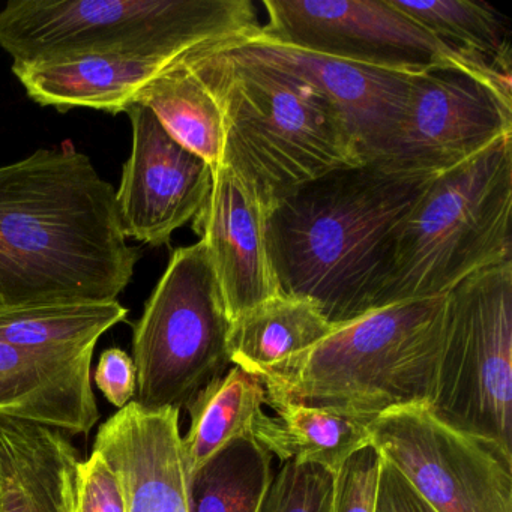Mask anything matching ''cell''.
I'll list each match as a JSON object with an SVG mask.
<instances>
[{
  "instance_id": "1",
  "label": "cell",
  "mask_w": 512,
  "mask_h": 512,
  "mask_svg": "<svg viewBox=\"0 0 512 512\" xmlns=\"http://www.w3.org/2000/svg\"><path fill=\"white\" fill-rule=\"evenodd\" d=\"M137 262L115 188L71 143L0 167V305L115 302Z\"/></svg>"
},
{
  "instance_id": "2",
  "label": "cell",
  "mask_w": 512,
  "mask_h": 512,
  "mask_svg": "<svg viewBox=\"0 0 512 512\" xmlns=\"http://www.w3.org/2000/svg\"><path fill=\"white\" fill-rule=\"evenodd\" d=\"M431 179L374 161L281 197L266 226L280 292L310 299L337 326L379 310L395 236Z\"/></svg>"
},
{
  "instance_id": "3",
  "label": "cell",
  "mask_w": 512,
  "mask_h": 512,
  "mask_svg": "<svg viewBox=\"0 0 512 512\" xmlns=\"http://www.w3.org/2000/svg\"><path fill=\"white\" fill-rule=\"evenodd\" d=\"M188 58L223 109V164L271 208L325 173L365 163L337 107L308 80L224 44Z\"/></svg>"
},
{
  "instance_id": "4",
  "label": "cell",
  "mask_w": 512,
  "mask_h": 512,
  "mask_svg": "<svg viewBox=\"0 0 512 512\" xmlns=\"http://www.w3.org/2000/svg\"><path fill=\"white\" fill-rule=\"evenodd\" d=\"M446 295L397 302L337 326L325 340L259 376L266 401L329 407L374 419L430 401Z\"/></svg>"
},
{
  "instance_id": "5",
  "label": "cell",
  "mask_w": 512,
  "mask_h": 512,
  "mask_svg": "<svg viewBox=\"0 0 512 512\" xmlns=\"http://www.w3.org/2000/svg\"><path fill=\"white\" fill-rule=\"evenodd\" d=\"M262 26L250 0H11L0 49L14 64L92 55L181 56Z\"/></svg>"
},
{
  "instance_id": "6",
  "label": "cell",
  "mask_w": 512,
  "mask_h": 512,
  "mask_svg": "<svg viewBox=\"0 0 512 512\" xmlns=\"http://www.w3.org/2000/svg\"><path fill=\"white\" fill-rule=\"evenodd\" d=\"M512 137L433 176L398 229L380 308L445 296L512 260Z\"/></svg>"
},
{
  "instance_id": "7",
  "label": "cell",
  "mask_w": 512,
  "mask_h": 512,
  "mask_svg": "<svg viewBox=\"0 0 512 512\" xmlns=\"http://www.w3.org/2000/svg\"><path fill=\"white\" fill-rule=\"evenodd\" d=\"M230 319L202 241L175 250L133 329L136 401L146 410L187 409L232 361Z\"/></svg>"
},
{
  "instance_id": "8",
  "label": "cell",
  "mask_w": 512,
  "mask_h": 512,
  "mask_svg": "<svg viewBox=\"0 0 512 512\" xmlns=\"http://www.w3.org/2000/svg\"><path fill=\"white\" fill-rule=\"evenodd\" d=\"M428 407L445 424L512 454V260L470 275L446 295Z\"/></svg>"
},
{
  "instance_id": "9",
  "label": "cell",
  "mask_w": 512,
  "mask_h": 512,
  "mask_svg": "<svg viewBox=\"0 0 512 512\" xmlns=\"http://www.w3.org/2000/svg\"><path fill=\"white\" fill-rule=\"evenodd\" d=\"M370 445L436 512H512V454L440 421L427 403L368 422Z\"/></svg>"
},
{
  "instance_id": "10",
  "label": "cell",
  "mask_w": 512,
  "mask_h": 512,
  "mask_svg": "<svg viewBox=\"0 0 512 512\" xmlns=\"http://www.w3.org/2000/svg\"><path fill=\"white\" fill-rule=\"evenodd\" d=\"M512 137L511 91L458 65L413 74L403 118L377 163L416 175L449 172Z\"/></svg>"
},
{
  "instance_id": "11",
  "label": "cell",
  "mask_w": 512,
  "mask_h": 512,
  "mask_svg": "<svg viewBox=\"0 0 512 512\" xmlns=\"http://www.w3.org/2000/svg\"><path fill=\"white\" fill-rule=\"evenodd\" d=\"M263 7L268 25L260 37L283 46L403 73L437 65L470 70L391 0H265Z\"/></svg>"
},
{
  "instance_id": "12",
  "label": "cell",
  "mask_w": 512,
  "mask_h": 512,
  "mask_svg": "<svg viewBox=\"0 0 512 512\" xmlns=\"http://www.w3.org/2000/svg\"><path fill=\"white\" fill-rule=\"evenodd\" d=\"M131 152L116 190V208L125 238L160 247L194 220L211 193L214 170L179 145L151 109L127 110Z\"/></svg>"
},
{
  "instance_id": "13",
  "label": "cell",
  "mask_w": 512,
  "mask_h": 512,
  "mask_svg": "<svg viewBox=\"0 0 512 512\" xmlns=\"http://www.w3.org/2000/svg\"><path fill=\"white\" fill-rule=\"evenodd\" d=\"M269 211L251 182L226 164L215 167L193 227L214 266L230 323L281 293L266 244Z\"/></svg>"
},
{
  "instance_id": "14",
  "label": "cell",
  "mask_w": 512,
  "mask_h": 512,
  "mask_svg": "<svg viewBox=\"0 0 512 512\" xmlns=\"http://www.w3.org/2000/svg\"><path fill=\"white\" fill-rule=\"evenodd\" d=\"M313 83L337 107L365 163L385 157L403 118L415 73L353 64L260 37L224 44Z\"/></svg>"
},
{
  "instance_id": "15",
  "label": "cell",
  "mask_w": 512,
  "mask_h": 512,
  "mask_svg": "<svg viewBox=\"0 0 512 512\" xmlns=\"http://www.w3.org/2000/svg\"><path fill=\"white\" fill-rule=\"evenodd\" d=\"M92 449L118 475L127 512H191L181 410L131 401L100 425Z\"/></svg>"
},
{
  "instance_id": "16",
  "label": "cell",
  "mask_w": 512,
  "mask_h": 512,
  "mask_svg": "<svg viewBox=\"0 0 512 512\" xmlns=\"http://www.w3.org/2000/svg\"><path fill=\"white\" fill-rule=\"evenodd\" d=\"M92 358L0 343V416L88 436L100 421L92 391Z\"/></svg>"
},
{
  "instance_id": "17",
  "label": "cell",
  "mask_w": 512,
  "mask_h": 512,
  "mask_svg": "<svg viewBox=\"0 0 512 512\" xmlns=\"http://www.w3.org/2000/svg\"><path fill=\"white\" fill-rule=\"evenodd\" d=\"M182 56H80L13 64V73L40 106L59 112L91 109L118 115L127 113L140 92Z\"/></svg>"
},
{
  "instance_id": "18",
  "label": "cell",
  "mask_w": 512,
  "mask_h": 512,
  "mask_svg": "<svg viewBox=\"0 0 512 512\" xmlns=\"http://www.w3.org/2000/svg\"><path fill=\"white\" fill-rule=\"evenodd\" d=\"M80 460L62 431L0 416V512H68Z\"/></svg>"
},
{
  "instance_id": "19",
  "label": "cell",
  "mask_w": 512,
  "mask_h": 512,
  "mask_svg": "<svg viewBox=\"0 0 512 512\" xmlns=\"http://www.w3.org/2000/svg\"><path fill=\"white\" fill-rule=\"evenodd\" d=\"M266 406L275 416L262 413L251 437L281 464H317L337 475L352 455L371 446L370 419L293 401L268 400Z\"/></svg>"
},
{
  "instance_id": "20",
  "label": "cell",
  "mask_w": 512,
  "mask_h": 512,
  "mask_svg": "<svg viewBox=\"0 0 512 512\" xmlns=\"http://www.w3.org/2000/svg\"><path fill=\"white\" fill-rule=\"evenodd\" d=\"M335 329L337 325H332L310 299L278 293L230 323V361L262 376L316 346Z\"/></svg>"
},
{
  "instance_id": "21",
  "label": "cell",
  "mask_w": 512,
  "mask_h": 512,
  "mask_svg": "<svg viewBox=\"0 0 512 512\" xmlns=\"http://www.w3.org/2000/svg\"><path fill=\"white\" fill-rule=\"evenodd\" d=\"M391 2L449 47L470 70L511 91V40L499 11L478 0Z\"/></svg>"
},
{
  "instance_id": "22",
  "label": "cell",
  "mask_w": 512,
  "mask_h": 512,
  "mask_svg": "<svg viewBox=\"0 0 512 512\" xmlns=\"http://www.w3.org/2000/svg\"><path fill=\"white\" fill-rule=\"evenodd\" d=\"M127 316L118 301L0 305V343L68 358L94 356L98 340Z\"/></svg>"
},
{
  "instance_id": "23",
  "label": "cell",
  "mask_w": 512,
  "mask_h": 512,
  "mask_svg": "<svg viewBox=\"0 0 512 512\" xmlns=\"http://www.w3.org/2000/svg\"><path fill=\"white\" fill-rule=\"evenodd\" d=\"M157 116L164 130L206 161L223 164L226 121L217 95L187 55L152 80L137 97Z\"/></svg>"
},
{
  "instance_id": "24",
  "label": "cell",
  "mask_w": 512,
  "mask_h": 512,
  "mask_svg": "<svg viewBox=\"0 0 512 512\" xmlns=\"http://www.w3.org/2000/svg\"><path fill=\"white\" fill-rule=\"evenodd\" d=\"M265 406L262 379L235 365L206 385L187 406L190 428L182 445L190 475L236 440L251 437Z\"/></svg>"
},
{
  "instance_id": "25",
  "label": "cell",
  "mask_w": 512,
  "mask_h": 512,
  "mask_svg": "<svg viewBox=\"0 0 512 512\" xmlns=\"http://www.w3.org/2000/svg\"><path fill=\"white\" fill-rule=\"evenodd\" d=\"M274 475L259 442L236 440L190 475V511L259 512Z\"/></svg>"
},
{
  "instance_id": "26",
  "label": "cell",
  "mask_w": 512,
  "mask_h": 512,
  "mask_svg": "<svg viewBox=\"0 0 512 512\" xmlns=\"http://www.w3.org/2000/svg\"><path fill=\"white\" fill-rule=\"evenodd\" d=\"M335 476L317 464L287 461L275 473L259 512H334Z\"/></svg>"
},
{
  "instance_id": "27",
  "label": "cell",
  "mask_w": 512,
  "mask_h": 512,
  "mask_svg": "<svg viewBox=\"0 0 512 512\" xmlns=\"http://www.w3.org/2000/svg\"><path fill=\"white\" fill-rule=\"evenodd\" d=\"M68 512H127L118 475L95 449L77 464Z\"/></svg>"
},
{
  "instance_id": "28",
  "label": "cell",
  "mask_w": 512,
  "mask_h": 512,
  "mask_svg": "<svg viewBox=\"0 0 512 512\" xmlns=\"http://www.w3.org/2000/svg\"><path fill=\"white\" fill-rule=\"evenodd\" d=\"M379 467L373 446L352 455L335 476L334 512H373Z\"/></svg>"
},
{
  "instance_id": "29",
  "label": "cell",
  "mask_w": 512,
  "mask_h": 512,
  "mask_svg": "<svg viewBox=\"0 0 512 512\" xmlns=\"http://www.w3.org/2000/svg\"><path fill=\"white\" fill-rule=\"evenodd\" d=\"M95 385L112 406L124 409L134 401L137 391V371L133 358L119 347L101 353L94 374Z\"/></svg>"
},
{
  "instance_id": "30",
  "label": "cell",
  "mask_w": 512,
  "mask_h": 512,
  "mask_svg": "<svg viewBox=\"0 0 512 512\" xmlns=\"http://www.w3.org/2000/svg\"><path fill=\"white\" fill-rule=\"evenodd\" d=\"M373 512H436L391 463L380 457Z\"/></svg>"
}]
</instances>
